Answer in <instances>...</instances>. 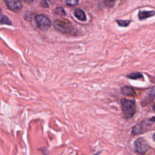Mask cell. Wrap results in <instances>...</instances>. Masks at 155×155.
Returning a JSON list of instances; mask_svg holds the SVG:
<instances>
[{
    "instance_id": "1",
    "label": "cell",
    "mask_w": 155,
    "mask_h": 155,
    "mask_svg": "<svg viewBox=\"0 0 155 155\" xmlns=\"http://www.w3.org/2000/svg\"><path fill=\"white\" fill-rule=\"evenodd\" d=\"M53 27L55 30L61 33L75 35L77 30L72 24L65 19H56L53 21Z\"/></svg>"
},
{
    "instance_id": "2",
    "label": "cell",
    "mask_w": 155,
    "mask_h": 155,
    "mask_svg": "<svg viewBox=\"0 0 155 155\" xmlns=\"http://www.w3.org/2000/svg\"><path fill=\"white\" fill-rule=\"evenodd\" d=\"M120 104L124 117L127 119L133 117L136 111L135 101L134 100L122 98L120 99Z\"/></svg>"
},
{
    "instance_id": "3",
    "label": "cell",
    "mask_w": 155,
    "mask_h": 155,
    "mask_svg": "<svg viewBox=\"0 0 155 155\" xmlns=\"http://www.w3.org/2000/svg\"><path fill=\"white\" fill-rule=\"evenodd\" d=\"M34 20L36 27L41 31H47L51 27L50 19L44 14L36 15Z\"/></svg>"
},
{
    "instance_id": "4",
    "label": "cell",
    "mask_w": 155,
    "mask_h": 155,
    "mask_svg": "<svg viewBox=\"0 0 155 155\" xmlns=\"http://www.w3.org/2000/svg\"><path fill=\"white\" fill-rule=\"evenodd\" d=\"M148 143L143 138L139 137L134 142V150L141 154H145L149 150Z\"/></svg>"
},
{
    "instance_id": "5",
    "label": "cell",
    "mask_w": 155,
    "mask_h": 155,
    "mask_svg": "<svg viewBox=\"0 0 155 155\" xmlns=\"http://www.w3.org/2000/svg\"><path fill=\"white\" fill-rule=\"evenodd\" d=\"M148 125L144 121L140 122V123L136 125L133 128L131 134L132 135H137L140 134H142L143 133L147 131L148 130Z\"/></svg>"
},
{
    "instance_id": "6",
    "label": "cell",
    "mask_w": 155,
    "mask_h": 155,
    "mask_svg": "<svg viewBox=\"0 0 155 155\" xmlns=\"http://www.w3.org/2000/svg\"><path fill=\"white\" fill-rule=\"evenodd\" d=\"M6 6L13 12H19L23 7V4L20 1H5Z\"/></svg>"
},
{
    "instance_id": "7",
    "label": "cell",
    "mask_w": 155,
    "mask_h": 155,
    "mask_svg": "<svg viewBox=\"0 0 155 155\" xmlns=\"http://www.w3.org/2000/svg\"><path fill=\"white\" fill-rule=\"evenodd\" d=\"M74 15L80 21H85L87 19V16L85 15V12L80 8H76L74 12H73Z\"/></svg>"
},
{
    "instance_id": "8",
    "label": "cell",
    "mask_w": 155,
    "mask_h": 155,
    "mask_svg": "<svg viewBox=\"0 0 155 155\" xmlns=\"http://www.w3.org/2000/svg\"><path fill=\"white\" fill-rule=\"evenodd\" d=\"M120 90L124 95L127 96H133L136 94L134 89L129 86H124L120 88Z\"/></svg>"
},
{
    "instance_id": "9",
    "label": "cell",
    "mask_w": 155,
    "mask_h": 155,
    "mask_svg": "<svg viewBox=\"0 0 155 155\" xmlns=\"http://www.w3.org/2000/svg\"><path fill=\"white\" fill-rule=\"evenodd\" d=\"M155 14L154 11L151 10V11H139L138 13V16L140 20L145 19L154 16Z\"/></svg>"
},
{
    "instance_id": "10",
    "label": "cell",
    "mask_w": 155,
    "mask_h": 155,
    "mask_svg": "<svg viewBox=\"0 0 155 155\" xmlns=\"http://www.w3.org/2000/svg\"><path fill=\"white\" fill-rule=\"evenodd\" d=\"M127 78L131 79H140V78H143V74L139 72H134V73H130L128 74H127Z\"/></svg>"
},
{
    "instance_id": "11",
    "label": "cell",
    "mask_w": 155,
    "mask_h": 155,
    "mask_svg": "<svg viewBox=\"0 0 155 155\" xmlns=\"http://www.w3.org/2000/svg\"><path fill=\"white\" fill-rule=\"evenodd\" d=\"M54 13L57 15L63 16H65L66 15V12L65 11L64 8H62L61 7H58L54 9Z\"/></svg>"
},
{
    "instance_id": "12",
    "label": "cell",
    "mask_w": 155,
    "mask_h": 155,
    "mask_svg": "<svg viewBox=\"0 0 155 155\" xmlns=\"http://www.w3.org/2000/svg\"><path fill=\"white\" fill-rule=\"evenodd\" d=\"M1 24H7V25H12V23L11 21L9 19V18L4 15H2L1 16Z\"/></svg>"
},
{
    "instance_id": "13",
    "label": "cell",
    "mask_w": 155,
    "mask_h": 155,
    "mask_svg": "<svg viewBox=\"0 0 155 155\" xmlns=\"http://www.w3.org/2000/svg\"><path fill=\"white\" fill-rule=\"evenodd\" d=\"M116 22L118 24V25L120 27H127L130 24V23L131 22L130 20H121V19H117L116 20Z\"/></svg>"
},
{
    "instance_id": "14",
    "label": "cell",
    "mask_w": 155,
    "mask_h": 155,
    "mask_svg": "<svg viewBox=\"0 0 155 155\" xmlns=\"http://www.w3.org/2000/svg\"><path fill=\"white\" fill-rule=\"evenodd\" d=\"M148 97H151L153 99L155 97V87H152L147 93Z\"/></svg>"
},
{
    "instance_id": "15",
    "label": "cell",
    "mask_w": 155,
    "mask_h": 155,
    "mask_svg": "<svg viewBox=\"0 0 155 155\" xmlns=\"http://www.w3.org/2000/svg\"><path fill=\"white\" fill-rule=\"evenodd\" d=\"M65 3L68 5V6H75L79 3V1H74V0H71V1H65Z\"/></svg>"
},
{
    "instance_id": "16",
    "label": "cell",
    "mask_w": 155,
    "mask_h": 155,
    "mask_svg": "<svg viewBox=\"0 0 155 155\" xmlns=\"http://www.w3.org/2000/svg\"><path fill=\"white\" fill-rule=\"evenodd\" d=\"M115 2H116V1H109V0L104 1L105 5L107 7H109V8L113 7V6L114 5Z\"/></svg>"
},
{
    "instance_id": "17",
    "label": "cell",
    "mask_w": 155,
    "mask_h": 155,
    "mask_svg": "<svg viewBox=\"0 0 155 155\" xmlns=\"http://www.w3.org/2000/svg\"><path fill=\"white\" fill-rule=\"evenodd\" d=\"M40 6H41L42 7H44V8H48L49 7L48 2L45 1H40Z\"/></svg>"
},
{
    "instance_id": "18",
    "label": "cell",
    "mask_w": 155,
    "mask_h": 155,
    "mask_svg": "<svg viewBox=\"0 0 155 155\" xmlns=\"http://www.w3.org/2000/svg\"><path fill=\"white\" fill-rule=\"evenodd\" d=\"M149 120H150V121H151V122H155V116L151 117V118L149 119Z\"/></svg>"
},
{
    "instance_id": "19",
    "label": "cell",
    "mask_w": 155,
    "mask_h": 155,
    "mask_svg": "<svg viewBox=\"0 0 155 155\" xmlns=\"http://www.w3.org/2000/svg\"><path fill=\"white\" fill-rule=\"evenodd\" d=\"M153 110L155 111V103L154 104V105H153Z\"/></svg>"
},
{
    "instance_id": "20",
    "label": "cell",
    "mask_w": 155,
    "mask_h": 155,
    "mask_svg": "<svg viewBox=\"0 0 155 155\" xmlns=\"http://www.w3.org/2000/svg\"><path fill=\"white\" fill-rule=\"evenodd\" d=\"M153 140H154V141L155 142V133L153 135Z\"/></svg>"
},
{
    "instance_id": "21",
    "label": "cell",
    "mask_w": 155,
    "mask_h": 155,
    "mask_svg": "<svg viewBox=\"0 0 155 155\" xmlns=\"http://www.w3.org/2000/svg\"><path fill=\"white\" fill-rule=\"evenodd\" d=\"M99 153H96V154H94V155H97V154H99Z\"/></svg>"
}]
</instances>
